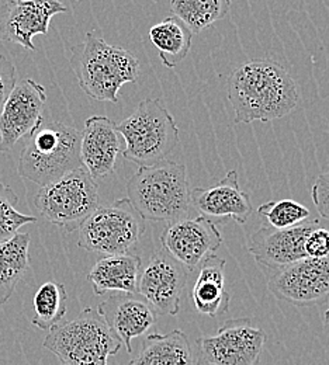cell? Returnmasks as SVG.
Returning a JSON list of instances; mask_svg holds the SVG:
<instances>
[{"instance_id":"obj_1","label":"cell","mask_w":329,"mask_h":365,"mask_svg":"<svg viewBox=\"0 0 329 365\" xmlns=\"http://www.w3.org/2000/svg\"><path fill=\"white\" fill-rule=\"evenodd\" d=\"M228 100L236 124L270 123L288 115L298 103L291 75L273 59H253L239 65L228 79Z\"/></svg>"},{"instance_id":"obj_2","label":"cell","mask_w":329,"mask_h":365,"mask_svg":"<svg viewBox=\"0 0 329 365\" xmlns=\"http://www.w3.org/2000/svg\"><path fill=\"white\" fill-rule=\"evenodd\" d=\"M71 68L81 89L96 101H118V91L140 78V61L120 46H110L94 33L71 51Z\"/></svg>"},{"instance_id":"obj_3","label":"cell","mask_w":329,"mask_h":365,"mask_svg":"<svg viewBox=\"0 0 329 365\" xmlns=\"http://www.w3.org/2000/svg\"><path fill=\"white\" fill-rule=\"evenodd\" d=\"M127 200L145 221L168 224L188 218L191 207L186 166L162 160L142 166L128 180Z\"/></svg>"},{"instance_id":"obj_4","label":"cell","mask_w":329,"mask_h":365,"mask_svg":"<svg viewBox=\"0 0 329 365\" xmlns=\"http://www.w3.org/2000/svg\"><path fill=\"white\" fill-rule=\"evenodd\" d=\"M79 168L81 133L64 123H51L29 137L17 172L20 178L44 187Z\"/></svg>"},{"instance_id":"obj_5","label":"cell","mask_w":329,"mask_h":365,"mask_svg":"<svg viewBox=\"0 0 329 365\" xmlns=\"http://www.w3.org/2000/svg\"><path fill=\"white\" fill-rule=\"evenodd\" d=\"M116 130L126 142L124 159L140 168L166 160L179 143L176 121L161 98L142 100Z\"/></svg>"},{"instance_id":"obj_6","label":"cell","mask_w":329,"mask_h":365,"mask_svg":"<svg viewBox=\"0 0 329 365\" xmlns=\"http://www.w3.org/2000/svg\"><path fill=\"white\" fill-rule=\"evenodd\" d=\"M43 346L62 365H108V359L116 356L123 344L98 312L86 308L75 319L51 329Z\"/></svg>"},{"instance_id":"obj_7","label":"cell","mask_w":329,"mask_h":365,"mask_svg":"<svg viewBox=\"0 0 329 365\" xmlns=\"http://www.w3.org/2000/svg\"><path fill=\"white\" fill-rule=\"evenodd\" d=\"M33 205L48 222L72 233L79 230L98 208V188L82 166L40 187L33 198Z\"/></svg>"},{"instance_id":"obj_8","label":"cell","mask_w":329,"mask_h":365,"mask_svg":"<svg viewBox=\"0 0 329 365\" xmlns=\"http://www.w3.org/2000/svg\"><path fill=\"white\" fill-rule=\"evenodd\" d=\"M146 230L145 220L127 198L100 207L79 228L78 246L104 256L128 255Z\"/></svg>"},{"instance_id":"obj_9","label":"cell","mask_w":329,"mask_h":365,"mask_svg":"<svg viewBox=\"0 0 329 365\" xmlns=\"http://www.w3.org/2000/svg\"><path fill=\"white\" fill-rule=\"evenodd\" d=\"M265 343V330L252 320H227L216 334L196 341V365H258Z\"/></svg>"},{"instance_id":"obj_10","label":"cell","mask_w":329,"mask_h":365,"mask_svg":"<svg viewBox=\"0 0 329 365\" xmlns=\"http://www.w3.org/2000/svg\"><path fill=\"white\" fill-rule=\"evenodd\" d=\"M260 270L269 291L279 301L295 307H314L329 299V257L304 259L288 266Z\"/></svg>"},{"instance_id":"obj_11","label":"cell","mask_w":329,"mask_h":365,"mask_svg":"<svg viewBox=\"0 0 329 365\" xmlns=\"http://www.w3.org/2000/svg\"><path fill=\"white\" fill-rule=\"evenodd\" d=\"M46 88L26 78L16 83L0 113V152H9L21 138L31 137L44 123Z\"/></svg>"},{"instance_id":"obj_12","label":"cell","mask_w":329,"mask_h":365,"mask_svg":"<svg viewBox=\"0 0 329 365\" xmlns=\"http://www.w3.org/2000/svg\"><path fill=\"white\" fill-rule=\"evenodd\" d=\"M162 249L186 270H196L223 245L216 224L206 217L185 218L168 224L161 235Z\"/></svg>"},{"instance_id":"obj_13","label":"cell","mask_w":329,"mask_h":365,"mask_svg":"<svg viewBox=\"0 0 329 365\" xmlns=\"http://www.w3.org/2000/svg\"><path fill=\"white\" fill-rule=\"evenodd\" d=\"M188 285V270L163 249L153 253L138 278L137 294L162 315L175 317Z\"/></svg>"},{"instance_id":"obj_14","label":"cell","mask_w":329,"mask_h":365,"mask_svg":"<svg viewBox=\"0 0 329 365\" xmlns=\"http://www.w3.org/2000/svg\"><path fill=\"white\" fill-rule=\"evenodd\" d=\"M66 11L68 7L56 0L6 1L0 4V41L36 51L33 38L39 34L46 36L51 19Z\"/></svg>"},{"instance_id":"obj_15","label":"cell","mask_w":329,"mask_h":365,"mask_svg":"<svg viewBox=\"0 0 329 365\" xmlns=\"http://www.w3.org/2000/svg\"><path fill=\"white\" fill-rule=\"evenodd\" d=\"M320 222L305 221L297 227L276 229L262 227L248 239V250L259 267H283L307 259L304 243Z\"/></svg>"},{"instance_id":"obj_16","label":"cell","mask_w":329,"mask_h":365,"mask_svg":"<svg viewBox=\"0 0 329 365\" xmlns=\"http://www.w3.org/2000/svg\"><path fill=\"white\" fill-rule=\"evenodd\" d=\"M96 311L128 354L133 353L131 341L143 336L155 324L158 315L152 305L137 292L114 294L98 304Z\"/></svg>"},{"instance_id":"obj_17","label":"cell","mask_w":329,"mask_h":365,"mask_svg":"<svg viewBox=\"0 0 329 365\" xmlns=\"http://www.w3.org/2000/svg\"><path fill=\"white\" fill-rule=\"evenodd\" d=\"M190 201L203 214L201 217L233 220L238 224H245L253 210L250 194L239 187L236 170L208 187L191 188Z\"/></svg>"},{"instance_id":"obj_18","label":"cell","mask_w":329,"mask_h":365,"mask_svg":"<svg viewBox=\"0 0 329 365\" xmlns=\"http://www.w3.org/2000/svg\"><path fill=\"white\" fill-rule=\"evenodd\" d=\"M120 150V134L108 117L93 115L85 121L81 133V160L93 180L114 173Z\"/></svg>"},{"instance_id":"obj_19","label":"cell","mask_w":329,"mask_h":365,"mask_svg":"<svg viewBox=\"0 0 329 365\" xmlns=\"http://www.w3.org/2000/svg\"><path fill=\"white\" fill-rule=\"evenodd\" d=\"M226 264L227 262L216 255L200 264L191 291L193 307L200 315L217 318L228 312L231 297L226 288Z\"/></svg>"},{"instance_id":"obj_20","label":"cell","mask_w":329,"mask_h":365,"mask_svg":"<svg viewBox=\"0 0 329 365\" xmlns=\"http://www.w3.org/2000/svg\"><path fill=\"white\" fill-rule=\"evenodd\" d=\"M141 270V257L137 255L104 256L94 263L88 279L96 295H104L106 292L136 294Z\"/></svg>"},{"instance_id":"obj_21","label":"cell","mask_w":329,"mask_h":365,"mask_svg":"<svg viewBox=\"0 0 329 365\" xmlns=\"http://www.w3.org/2000/svg\"><path fill=\"white\" fill-rule=\"evenodd\" d=\"M130 365H194L188 334L179 329L166 334H149Z\"/></svg>"},{"instance_id":"obj_22","label":"cell","mask_w":329,"mask_h":365,"mask_svg":"<svg viewBox=\"0 0 329 365\" xmlns=\"http://www.w3.org/2000/svg\"><path fill=\"white\" fill-rule=\"evenodd\" d=\"M30 233H17L0 243V305L13 295L19 281L30 270Z\"/></svg>"},{"instance_id":"obj_23","label":"cell","mask_w":329,"mask_h":365,"mask_svg":"<svg viewBox=\"0 0 329 365\" xmlns=\"http://www.w3.org/2000/svg\"><path fill=\"white\" fill-rule=\"evenodd\" d=\"M193 34L175 16L163 19L149 29V40L159 52L161 62L169 68H176L188 56Z\"/></svg>"},{"instance_id":"obj_24","label":"cell","mask_w":329,"mask_h":365,"mask_svg":"<svg viewBox=\"0 0 329 365\" xmlns=\"http://www.w3.org/2000/svg\"><path fill=\"white\" fill-rule=\"evenodd\" d=\"M231 7L230 0H173L171 10L190 33L198 34L224 19Z\"/></svg>"},{"instance_id":"obj_25","label":"cell","mask_w":329,"mask_h":365,"mask_svg":"<svg viewBox=\"0 0 329 365\" xmlns=\"http://www.w3.org/2000/svg\"><path fill=\"white\" fill-rule=\"evenodd\" d=\"M68 294L64 284L48 281L44 282L33 298L34 317L31 324L40 330H51L58 326L68 311Z\"/></svg>"},{"instance_id":"obj_26","label":"cell","mask_w":329,"mask_h":365,"mask_svg":"<svg viewBox=\"0 0 329 365\" xmlns=\"http://www.w3.org/2000/svg\"><path fill=\"white\" fill-rule=\"evenodd\" d=\"M258 215L265 218L272 228L287 229L305 222L310 217V210L295 200L285 198L260 205L258 208Z\"/></svg>"},{"instance_id":"obj_27","label":"cell","mask_w":329,"mask_h":365,"mask_svg":"<svg viewBox=\"0 0 329 365\" xmlns=\"http://www.w3.org/2000/svg\"><path fill=\"white\" fill-rule=\"evenodd\" d=\"M17 204L19 197L13 188L0 182V243L16 236L21 227L37 222L36 217L17 211Z\"/></svg>"},{"instance_id":"obj_28","label":"cell","mask_w":329,"mask_h":365,"mask_svg":"<svg viewBox=\"0 0 329 365\" xmlns=\"http://www.w3.org/2000/svg\"><path fill=\"white\" fill-rule=\"evenodd\" d=\"M304 250L307 259H328L329 257V230L324 228H315L305 239Z\"/></svg>"},{"instance_id":"obj_29","label":"cell","mask_w":329,"mask_h":365,"mask_svg":"<svg viewBox=\"0 0 329 365\" xmlns=\"http://www.w3.org/2000/svg\"><path fill=\"white\" fill-rule=\"evenodd\" d=\"M311 197L320 215L329 221V170L315 179L311 188Z\"/></svg>"},{"instance_id":"obj_30","label":"cell","mask_w":329,"mask_h":365,"mask_svg":"<svg viewBox=\"0 0 329 365\" xmlns=\"http://www.w3.org/2000/svg\"><path fill=\"white\" fill-rule=\"evenodd\" d=\"M16 83V66L10 59L0 55V113Z\"/></svg>"},{"instance_id":"obj_31","label":"cell","mask_w":329,"mask_h":365,"mask_svg":"<svg viewBox=\"0 0 329 365\" xmlns=\"http://www.w3.org/2000/svg\"><path fill=\"white\" fill-rule=\"evenodd\" d=\"M324 320H325V324L329 326V307L328 309H327V312H325V315H324Z\"/></svg>"},{"instance_id":"obj_32","label":"cell","mask_w":329,"mask_h":365,"mask_svg":"<svg viewBox=\"0 0 329 365\" xmlns=\"http://www.w3.org/2000/svg\"><path fill=\"white\" fill-rule=\"evenodd\" d=\"M61 365H62V364H61Z\"/></svg>"}]
</instances>
